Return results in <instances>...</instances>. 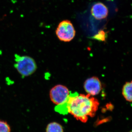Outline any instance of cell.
<instances>
[{"label":"cell","mask_w":132,"mask_h":132,"mask_svg":"<svg viewBox=\"0 0 132 132\" xmlns=\"http://www.w3.org/2000/svg\"><path fill=\"white\" fill-rule=\"evenodd\" d=\"M11 128L6 121L0 120V132H11Z\"/></svg>","instance_id":"obj_9"},{"label":"cell","mask_w":132,"mask_h":132,"mask_svg":"<svg viewBox=\"0 0 132 132\" xmlns=\"http://www.w3.org/2000/svg\"><path fill=\"white\" fill-rule=\"evenodd\" d=\"M46 132H64L62 126L56 122H52L48 125Z\"/></svg>","instance_id":"obj_8"},{"label":"cell","mask_w":132,"mask_h":132,"mask_svg":"<svg viewBox=\"0 0 132 132\" xmlns=\"http://www.w3.org/2000/svg\"><path fill=\"white\" fill-rule=\"evenodd\" d=\"M55 32L60 40L65 42H69L74 38L76 31L71 21L66 20L60 23Z\"/></svg>","instance_id":"obj_3"},{"label":"cell","mask_w":132,"mask_h":132,"mask_svg":"<svg viewBox=\"0 0 132 132\" xmlns=\"http://www.w3.org/2000/svg\"><path fill=\"white\" fill-rule=\"evenodd\" d=\"M84 88L88 94L92 96L96 95L98 94L101 91V82L97 77H92L85 81Z\"/></svg>","instance_id":"obj_5"},{"label":"cell","mask_w":132,"mask_h":132,"mask_svg":"<svg viewBox=\"0 0 132 132\" xmlns=\"http://www.w3.org/2000/svg\"><path fill=\"white\" fill-rule=\"evenodd\" d=\"M106 34L103 30H101L96 35L93 36V38L100 41H105L106 38Z\"/></svg>","instance_id":"obj_10"},{"label":"cell","mask_w":132,"mask_h":132,"mask_svg":"<svg viewBox=\"0 0 132 132\" xmlns=\"http://www.w3.org/2000/svg\"><path fill=\"white\" fill-rule=\"evenodd\" d=\"M91 12L92 15L98 20L105 19L108 14V9L101 2L97 3L93 5Z\"/></svg>","instance_id":"obj_6"},{"label":"cell","mask_w":132,"mask_h":132,"mask_svg":"<svg viewBox=\"0 0 132 132\" xmlns=\"http://www.w3.org/2000/svg\"><path fill=\"white\" fill-rule=\"evenodd\" d=\"M68 112L81 122L87 121L88 117H93L98 110V100L90 94H79L70 93L67 100Z\"/></svg>","instance_id":"obj_1"},{"label":"cell","mask_w":132,"mask_h":132,"mask_svg":"<svg viewBox=\"0 0 132 132\" xmlns=\"http://www.w3.org/2000/svg\"><path fill=\"white\" fill-rule=\"evenodd\" d=\"M129 132H132V131H131Z\"/></svg>","instance_id":"obj_11"},{"label":"cell","mask_w":132,"mask_h":132,"mask_svg":"<svg viewBox=\"0 0 132 132\" xmlns=\"http://www.w3.org/2000/svg\"><path fill=\"white\" fill-rule=\"evenodd\" d=\"M70 93L71 92L65 86L58 85L51 89L50 95L51 101L54 104L58 105L65 101Z\"/></svg>","instance_id":"obj_4"},{"label":"cell","mask_w":132,"mask_h":132,"mask_svg":"<svg viewBox=\"0 0 132 132\" xmlns=\"http://www.w3.org/2000/svg\"><path fill=\"white\" fill-rule=\"evenodd\" d=\"M122 94L127 101L132 102V81L126 83L122 90Z\"/></svg>","instance_id":"obj_7"},{"label":"cell","mask_w":132,"mask_h":132,"mask_svg":"<svg viewBox=\"0 0 132 132\" xmlns=\"http://www.w3.org/2000/svg\"><path fill=\"white\" fill-rule=\"evenodd\" d=\"M14 57V68L23 78L31 75L36 71L37 65L32 57L16 54Z\"/></svg>","instance_id":"obj_2"}]
</instances>
